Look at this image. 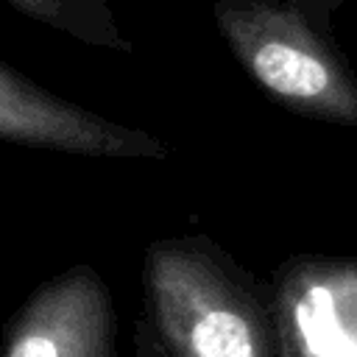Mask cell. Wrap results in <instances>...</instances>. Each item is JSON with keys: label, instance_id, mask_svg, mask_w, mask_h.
I'll return each mask as SVG.
<instances>
[{"label": "cell", "instance_id": "3", "mask_svg": "<svg viewBox=\"0 0 357 357\" xmlns=\"http://www.w3.org/2000/svg\"><path fill=\"white\" fill-rule=\"evenodd\" d=\"M0 142L75 156L167 159L170 153L153 134L75 106L6 61H0Z\"/></svg>", "mask_w": 357, "mask_h": 357}, {"label": "cell", "instance_id": "7", "mask_svg": "<svg viewBox=\"0 0 357 357\" xmlns=\"http://www.w3.org/2000/svg\"><path fill=\"white\" fill-rule=\"evenodd\" d=\"M134 346H137V357H173L165 343L156 337L153 326L148 318H137V326H134Z\"/></svg>", "mask_w": 357, "mask_h": 357}, {"label": "cell", "instance_id": "2", "mask_svg": "<svg viewBox=\"0 0 357 357\" xmlns=\"http://www.w3.org/2000/svg\"><path fill=\"white\" fill-rule=\"evenodd\" d=\"M343 0H215L231 56L279 106L321 123L357 126V75L335 42Z\"/></svg>", "mask_w": 357, "mask_h": 357}, {"label": "cell", "instance_id": "4", "mask_svg": "<svg viewBox=\"0 0 357 357\" xmlns=\"http://www.w3.org/2000/svg\"><path fill=\"white\" fill-rule=\"evenodd\" d=\"M271 307L282 357H357V259L287 262Z\"/></svg>", "mask_w": 357, "mask_h": 357}, {"label": "cell", "instance_id": "5", "mask_svg": "<svg viewBox=\"0 0 357 357\" xmlns=\"http://www.w3.org/2000/svg\"><path fill=\"white\" fill-rule=\"evenodd\" d=\"M3 357H114L112 298L89 265L45 282L6 329Z\"/></svg>", "mask_w": 357, "mask_h": 357}, {"label": "cell", "instance_id": "6", "mask_svg": "<svg viewBox=\"0 0 357 357\" xmlns=\"http://www.w3.org/2000/svg\"><path fill=\"white\" fill-rule=\"evenodd\" d=\"M14 11L36 20L53 31H61L84 45L134 53L131 39L117 25L109 0H3Z\"/></svg>", "mask_w": 357, "mask_h": 357}, {"label": "cell", "instance_id": "1", "mask_svg": "<svg viewBox=\"0 0 357 357\" xmlns=\"http://www.w3.org/2000/svg\"><path fill=\"white\" fill-rule=\"evenodd\" d=\"M142 282L148 321L173 357H282L271 296L215 243L156 240Z\"/></svg>", "mask_w": 357, "mask_h": 357}]
</instances>
